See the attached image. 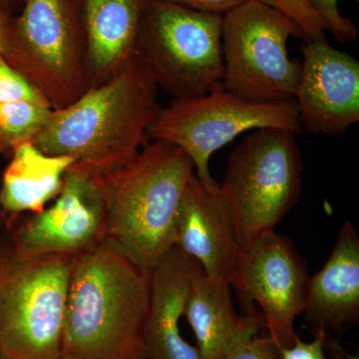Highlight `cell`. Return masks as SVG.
I'll list each match as a JSON object with an SVG mask.
<instances>
[{"label": "cell", "instance_id": "2", "mask_svg": "<svg viewBox=\"0 0 359 359\" xmlns=\"http://www.w3.org/2000/svg\"><path fill=\"white\" fill-rule=\"evenodd\" d=\"M159 89L136 54L109 81L54 110L32 144L45 154L73 158L99 176L115 171L150 142L149 128L161 109Z\"/></svg>", "mask_w": 359, "mask_h": 359}, {"label": "cell", "instance_id": "10", "mask_svg": "<svg viewBox=\"0 0 359 359\" xmlns=\"http://www.w3.org/2000/svg\"><path fill=\"white\" fill-rule=\"evenodd\" d=\"M309 276L294 243L266 233L241 249L229 283L248 309H261L264 328L280 351L297 339L294 321L306 304Z\"/></svg>", "mask_w": 359, "mask_h": 359}, {"label": "cell", "instance_id": "18", "mask_svg": "<svg viewBox=\"0 0 359 359\" xmlns=\"http://www.w3.org/2000/svg\"><path fill=\"white\" fill-rule=\"evenodd\" d=\"M9 160L0 186V209L6 218L43 211L62 191L66 172L75 163L68 156L45 154L32 142L15 147Z\"/></svg>", "mask_w": 359, "mask_h": 359}, {"label": "cell", "instance_id": "7", "mask_svg": "<svg viewBox=\"0 0 359 359\" xmlns=\"http://www.w3.org/2000/svg\"><path fill=\"white\" fill-rule=\"evenodd\" d=\"M290 37L304 35L294 21L257 0L223 14V88L252 102L294 100L302 62L290 58Z\"/></svg>", "mask_w": 359, "mask_h": 359}, {"label": "cell", "instance_id": "26", "mask_svg": "<svg viewBox=\"0 0 359 359\" xmlns=\"http://www.w3.org/2000/svg\"><path fill=\"white\" fill-rule=\"evenodd\" d=\"M14 13L0 7V56L6 53L9 39H11V28Z\"/></svg>", "mask_w": 359, "mask_h": 359}, {"label": "cell", "instance_id": "27", "mask_svg": "<svg viewBox=\"0 0 359 359\" xmlns=\"http://www.w3.org/2000/svg\"><path fill=\"white\" fill-rule=\"evenodd\" d=\"M25 0H0V7L7 9L14 13L18 7H22Z\"/></svg>", "mask_w": 359, "mask_h": 359}, {"label": "cell", "instance_id": "11", "mask_svg": "<svg viewBox=\"0 0 359 359\" xmlns=\"http://www.w3.org/2000/svg\"><path fill=\"white\" fill-rule=\"evenodd\" d=\"M4 229L16 249L30 256L79 255L107 238L102 177L76 163L50 207L30 216L7 217Z\"/></svg>", "mask_w": 359, "mask_h": 359}, {"label": "cell", "instance_id": "9", "mask_svg": "<svg viewBox=\"0 0 359 359\" xmlns=\"http://www.w3.org/2000/svg\"><path fill=\"white\" fill-rule=\"evenodd\" d=\"M275 128L299 133V112L294 100L257 103L228 90L173 100L161 107L149 128L150 141L172 144L192 160L196 176L215 183L210 160L215 152L250 130Z\"/></svg>", "mask_w": 359, "mask_h": 359}, {"label": "cell", "instance_id": "25", "mask_svg": "<svg viewBox=\"0 0 359 359\" xmlns=\"http://www.w3.org/2000/svg\"><path fill=\"white\" fill-rule=\"evenodd\" d=\"M154 1L176 4V6L187 7L194 11H204V13L224 14L247 0H154Z\"/></svg>", "mask_w": 359, "mask_h": 359}, {"label": "cell", "instance_id": "3", "mask_svg": "<svg viewBox=\"0 0 359 359\" xmlns=\"http://www.w3.org/2000/svg\"><path fill=\"white\" fill-rule=\"evenodd\" d=\"M195 174L182 149L148 142L133 160L103 175L107 238L151 271L175 247L182 198Z\"/></svg>", "mask_w": 359, "mask_h": 359}, {"label": "cell", "instance_id": "19", "mask_svg": "<svg viewBox=\"0 0 359 359\" xmlns=\"http://www.w3.org/2000/svg\"><path fill=\"white\" fill-rule=\"evenodd\" d=\"M53 111L46 104L27 101L0 103V153L9 159L15 147L32 142L46 126Z\"/></svg>", "mask_w": 359, "mask_h": 359}, {"label": "cell", "instance_id": "17", "mask_svg": "<svg viewBox=\"0 0 359 359\" xmlns=\"http://www.w3.org/2000/svg\"><path fill=\"white\" fill-rule=\"evenodd\" d=\"M304 320L316 332H340L359 321V237L351 222L342 224L334 250L309 276Z\"/></svg>", "mask_w": 359, "mask_h": 359}, {"label": "cell", "instance_id": "6", "mask_svg": "<svg viewBox=\"0 0 359 359\" xmlns=\"http://www.w3.org/2000/svg\"><path fill=\"white\" fill-rule=\"evenodd\" d=\"M223 14L145 0L136 54L174 100L204 95L223 82Z\"/></svg>", "mask_w": 359, "mask_h": 359}, {"label": "cell", "instance_id": "14", "mask_svg": "<svg viewBox=\"0 0 359 359\" xmlns=\"http://www.w3.org/2000/svg\"><path fill=\"white\" fill-rule=\"evenodd\" d=\"M145 0H75L90 87L109 81L136 55Z\"/></svg>", "mask_w": 359, "mask_h": 359}, {"label": "cell", "instance_id": "4", "mask_svg": "<svg viewBox=\"0 0 359 359\" xmlns=\"http://www.w3.org/2000/svg\"><path fill=\"white\" fill-rule=\"evenodd\" d=\"M77 255L22 254L0 230V354L53 359L62 353L71 273Z\"/></svg>", "mask_w": 359, "mask_h": 359}, {"label": "cell", "instance_id": "1", "mask_svg": "<svg viewBox=\"0 0 359 359\" xmlns=\"http://www.w3.org/2000/svg\"><path fill=\"white\" fill-rule=\"evenodd\" d=\"M150 278L151 271L108 238L77 255L61 353L84 359H147Z\"/></svg>", "mask_w": 359, "mask_h": 359}, {"label": "cell", "instance_id": "30", "mask_svg": "<svg viewBox=\"0 0 359 359\" xmlns=\"http://www.w3.org/2000/svg\"><path fill=\"white\" fill-rule=\"evenodd\" d=\"M0 359H11V358H7V356L4 355V354H0Z\"/></svg>", "mask_w": 359, "mask_h": 359}, {"label": "cell", "instance_id": "22", "mask_svg": "<svg viewBox=\"0 0 359 359\" xmlns=\"http://www.w3.org/2000/svg\"><path fill=\"white\" fill-rule=\"evenodd\" d=\"M309 6L325 21L327 29L339 42L353 41L358 34V27L353 20L342 15L339 0H308Z\"/></svg>", "mask_w": 359, "mask_h": 359}, {"label": "cell", "instance_id": "21", "mask_svg": "<svg viewBox=\"0 0 359 359\" xmlns=\"http://www.w3.org/2000/svg\"><path fill=\"white\" fill-rule=\"evenodd\" d=\"M18 101L49 105L41 93L0 56V103Z\"/></svg>", "mask_w": 359, "mask_h": 359}, {"label": "cell", "instance_id": "12", "mask_svg": "<svg viewBox=\"0 0 359 359\" xmlns=\"http://www.w3.org/2000/svg\"><path fill=\"white\" fill-rule=\"evenodd\" d=\"M294 94L301 127L334 136L359 121V62L325 39L308 40Z\"/></svg>", "mask_w": 359, "mask_h": 359}, {"label": "cell", "instance_id": "29", "mask_svg": "<svg viewBox=\"0 0 359 359\" xmlns=\"http://www.w3.org/2000/svg\"><path fill=\"white\" fill-rule=\"evenodd\" d=\"M6 217L4 216V212H2L1 209H0V230L4 228V224H6Z\"/></svg>", "mask_w": 359, "mask_h": 359}, {"label": "cell", "instance_id": "28", "mask_svg": "<svg viewBox=\"0 0 359 359\" xmlns=\"http://www.w3.org/2000/svg\"><path fill=\"white\" fill-rule=\"evenodd\" d=\"M53 359H84L82 358H79V356L72 355V354L67 353H61L59 354L58 356H56L55 358Z\"/></svg>", "mask_w": 359, "mask_h": 359}, {"label": "cell", "instance_id": "8", "mask_svg": "<svg viewBox=\"0 0 359 359\" xmlns=\"http://www.w3.org/2000/svg\"><path fill=\"white\" fill-rule=\"evenodd\" d=\"M2 58L52 109L76 101L90 83L75 0H25Z\"/></svg>", "mask_w": 359, "mask_h": 359}, {"label": "cell", "instance_id": "16", "mask_svg": "<svg viewBox=\"0 0 359 359\" xmlns=\"http://www.w3.org/2000/svg\"><path fill=\"white\" fill-rule=\"evenodd\" d=\"M184 316L197 337L200 359H224L241 342L264 328L257 308L238 316L229 280L207 275L201 266L193 276Z\"/></svg>", "mask_w": 359, "mask_h": 359}, {"label": "cell", "instance_id": "5", "mask_svg": "<svg viewBox=\"0 0 359 359\" xmlns=\"http://www.w3.org/2000/svg\"><path fill=\"white\" fill-rule=\"evenodd\" d=\"M297 134L255 130L229 158L221 188L233 211L241 249L275 231L299 202L304 161Z\"/></svg>", "mask_w": 359, "mask_h": 359}, {"label": "cell", "instance_id": "15", "mask_svg": "<svg viewBox=\"0 0 359 359\" xmlns=\"http://www.w3.org/2000/svg\"><path fill=\"white\" fill-rule=\"evenodd\" d=\"M199 266L195 259L174 247L151 269L146 358L200 359L197 347L187 342L180 332V320Z\"/></svg>", "mask_w": 359, "mask_h": 359}, {"label": "cell", "instance_id": "13", "mask_svg": "<svg viewBox=\"0 0 359 359\" xmlns=\"http://www.w3.org/2000/svg\"><path fill=\"white\" fill-rule=\"evenodd\" d=\"M175 247L200 264L204 273L229 280L241 247L235 218L217 182L194 174L182 198Z\"/></svg>", "mask_w": 359, "mask_h": 359}, {"label": "cell", "instance_id": "23", "mask_svg": "<svg viewBox=\"0 0 359 359\" xmlns=\"http://www.w3.org/2000/svg\"><path fill=\"white\" fill-rule=\"evenodd\" d=\"M224 359H280V351L269 335L257 334L241 342Z\"/></svg>", "mask_w": 359, "mask_h": 359}, {"label": "cell", "instance_id": "20", "mask_svg": "<svg viewBox=\"0 0 359 359\" xmlns=\"http://www.w3.org/2000/svg\"><path fill=\"white\" fill-rule=\"evenodd\" d=\"M289 18L308 40L325 39L327 25L309 6L308 0H257Z\"/></svg>", "mask_w": 359, "mask_h": 359}, {"label": "cell", "instance_id": "24", "mask_svg": "<svg viewBox=\"0 0 359 359\" xmlns=\"http://www.w3.org/2000/svg\"><path fill=\"white\" fill-rule=\"evenodd\" d=\"M316 339L311 342L302 341L297 337L294 344L280 351V359H327L325 355V335L316 332Z\"/></svg>", "mask_w": 359, "mask_h": 359}]
</instances>
